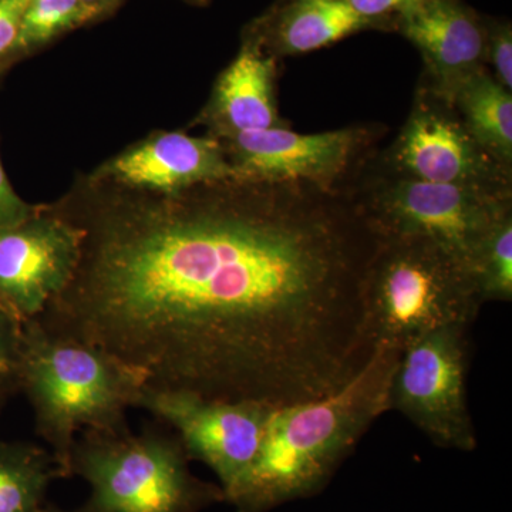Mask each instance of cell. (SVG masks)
Wrapping results in <instances>:
<instances>
[{
    "label": "cell",
    "instance_id": "obj_6",
    "mask_svg": "<svg viewBox=\"0 0 512 512\" xmlns=\"http://www.w3.org/2000/svg\"><path fill=\"white\" fill-rule=\"evenodd\" d=\"M372 157L348 191L377 237L429 239L471 268L487 232L512 212V195L400 177L377 167Z\"/></svg>",
    "mask_w": 512,
    "mask_h": 512
},
{
    "label": "cell",
    "instance_id": "obj_25",
    "mask_svg": "<svg viewBox=\"0 0 512 512\" xmlns=\"http://www.w3.org/2000/svg\"><path fill=\"white\" fill-rule=\"evenodd\" d=\"M109 2H111V0H82L83 6L86 8L87 12H89L90 16H94L97 10H100Z\"/></svg>",
    "mask_w": 512,
    "mask_h": 512
},
{
    "label": "cell",
    "instance_id": "obj_2",
    "mask_svg": "<svg viewBox=\"0 0 512 512\" xmlns=\"http://www.w3.org/2000/svg\"><path fill=\"white\" fill-rule=\"evenodd\" d=\"M402 350L376 348L338 392L279 407L254 463L225 495L237 512H269L322 493L373 423L389 410Z\"/></svg>",
    "mask_w": 512,
    "mask_h": 512
},
{
    "label": "cell",
    "instance_id": "obj_21",
    "mask_svg": "<svg viewBox=\"0 0 512 512\" xmlns=\"http://www.w3.org/2000/svg\"><path fill=\"white\" fill-rule=\"evenodd\" d=\"M487 67L495 80L512 92V25L510 20L487 18Z\"/></svg>",
    "mask_w": 512,
    "mask_h": 512
},
{
    "label": "cell",
    "instance_id": "obj_1",
    "mask_svg": "<svg viewBox=\"0 0 512 512\" xmlns=\"http://www.w3.org/2000/svg\"><path fill=\"white\" fill-rule=\"evenodd\" d=\"M82 228L72 281L35 320L144 387L279 407L338 392L367 365L377 234L348 190L225 181Z\"/></svg>",
    "mask_w": 512,
    "mask_h": 512
},
{
    "label": "cell",
    "instance_id": "obj_20",
    "mask_svg": "<svg viewBox=\"0 0 512 512\" xmlns=\"http://www.w3.org/2000/svg\"><path fill=\"white\" fill-rule=\"evenodd\" d=\"M23 322L0 302V392L20 387L19 363Z\"/></svg>",
    "mask_w": 512,
    "mask_h": 512
},
{
    "label": "cell",
    "instance_id": "obj_27",
    "mask_svg": "<svg viewBox=\"0 0 512 512\" xmlns=\"http://www.w3.org/2000/svg\"><path fill=\"white\" fill-rule=\"evenodd\" d=\"M191 2L198 3V5H202V3H207L208 0H191Z\"/></svg>",
    "mask_w": 512,
    "mask_h": 512
},
{
    "label": "cell",
    "instance_id": "obj_14",
    "mask_svg": "<svg viewBox=\"0 0 512 512\" xmlns=\"http://www.w3.org/2000/svg\"><path fill=\"white\" fill-rule=\"evenodd\" d=\"M275 57L248 39L241 52L222 72L215 86L208 123L217 138H229L266 128L288 127L276 100Z\"/></svg>",
    "mask_w": 512,
    "mask_h": 512
},
{
    "label": "cell",
    "instance_id": "obj_9",
    "mask_svg": "<svg viewBox=\"0 0 512 512\" xmlns=\"http://www.w3.org/2000/svg\"><path fill=\"white\" fill-rule=\"evenodd\" d=\"M382 130L352 126L301 134L291 127L266 128L222 138L238 181L302 183L322 190H348L375 154Z\"/></svg>",
    "mask_w": 512,
    "mask_h": 512
},
{
    "label": "cell",
    "instance_id": "obj_26",
    "mask_svg": "<svg viewBox=\"0 0 512 512\" xmlns=\"http://www.w3.org/2000/svg\"><path fill=\"white\" fill-rule=\"evenodd\" d=\"M40 512H87L86 510H84V508H79V510H76V511H66V510H62V508H57L55 507V505H45V508H43L42 511Z\"/></svg>",
    "mask_w": 512,
    "mask_h": 512
},
{
    "label": "cell",
    "instance_id": "obj_24",
    "mask_svg": "<svg viewBox=\"0 0 512 512\" xmlns=\"http://www.w3.org/2000/svg\"><path fill=\"white\" fill-rule=\"evenodd\" d=\"M30 217H33L32 208L13 191L0 163V228L15 227Z\"/></svg>",
    "mask_w": 512,
    "mask_h": 512
},
{
    "label": "cell",
    "instance_id": "obj_5",
    "mask_svg": "<svg viewBox=\"0 0 512 512\" xmlns=\"http://www.w3.org/2000/svg\"><path fill=\"white\" fill-rule=\"evenodd\" d=\"M180 439L158 427L140 434L83 430L70 451V477L90 485L87 512H201L225 503L220 485L191 473Z\"/></svg>",
    "mask_w": 512,
    "mask_h": 512
},
{
    "label": "cell",
    "instance_id": "obj_18",
    "mask_svg": "<svg viewBox=\"0 0 512 512\" xmlns=\"http://www.w3.org/2000/svg\"><path fill=\"white\" fill-rule=\"evenodd\" d=\"M471 271L483 302L512 299V212L495 222L478 245Z\"/></svg>",
    "mask_w": 512,
    "mask_h": 512
},
{
    "label": "cell",
    "instance_id": "obj_23",
    "mask_svg": "<svg viewBox=\"0 0 512 512\" xmlns=\"http://www.w3.org/2000/svg\"><path fill=\"white\" fill-rule=\"evenodd\" d=\"M30 0H0V56L18 45L23 16Z\"/></svg>",
    "mask_w": 512,
    "mask_h": 512
},
{
    "label": "cell",
    "instance_id": "obj_12",
    "mask_svg": "<svg viewBox=\"0 0 512 512\" xmlns=\"http://www.w3.org/2000/svg\"><path fill=\"white\" fill-rule=\"evenodd\" d=\"M393 32L421 55L420 83L444 99L487 67V16L464 0H421L394 20Z\"/></svg>",
    "mask_w": 512,
    "mask_h": 512
},
{
    "label": "cell",
    "instance_id": "obj_22",
    "mask_svg": "<svg viewBox=\"0 0 512 512\" xmlns=\"http://www.w3.org/2000/svg\"><path fill=\"white\" fill-rule=\"evenodd\" d=\"M360 18L373 23L376 30L393 32L394 20L421 0H345Z\"/></svg>",
    "mask_w": 512,
    "mask_h": 512
},
{
    "label": "cell",
    "instance_id": "obj_3",
    "mask_svg": "<svg viewBox=\"0 0 512 512\" xmlns=\"http://www.w3.org/2000/svg\"><path fill=\"white\" fill-rule=\"evenodd\" d=\"M19 383L28 394L37 434L50 447L62 478L70 477L77 433L130 429L126 413L144 387L119 360L93 346L49 335L35 320L23 323Z\"/></svg>",
    "mask_w": 512,
    "mask_h": 512
},
{
    "label": "cell",
    "instance_id": "obj_11",
    "mask_svg": "<svg viewBox=\"0 0 512 512\" xmlns=\"http://www.w3.org/2000/svg\"><path fill=\"white\" fill-rule=\"evenodd\" d=\"M83 231L66 218L33 215L0 228V302L20 322L45 311L69 285L82 256Z\"/></svg>",
    "mask_w": 512,
    "mask_h": 512
},
{
    "label": "cell",
    "instance_id": "obj_15",
    "mask_svg": "<svg viewBox=\"0 0 512 512\" xmlns=\"http://www.w3.org/2000/svg\"><path fill=\"white\" fill-rule=\"evenodd\" d=\"M365 30L376 28L345 0H278L249 39L278 60L315 52Z\"/></svg>",
    "mask_w": 512,
    "mask_h": 512
},
{
    "label": "cell",
    "instance_id": "obj_8",
    "mask_svg": "<svg viewBox=\"0 0 512 512\" xmlns=\"http://www.w3.org/2000/svg\"><path fill=\"white\" fill-rule=\"evenodd\" d=\"M372 160L400 177L512 195V167L478 143L450 100L420 82L396 140Z\"/></svg>",
    "mask_w": 512,
    "mask_h": 512
},
{
    "label": "cell",
    "instance_id": "obj_13",
    "mask_svg": "<svg viewBox=\"0 0 512 512\" xmlns=\"http://www.w3.org/2000/svg\"><path fill=\"white\" fill-rule=\"evenodd\" d=\"M109 173L134 187L167 194L237 180L220 138L164 133L113 161Z\"/></svg>",
    "mask_w": 512,
    "mask_h": 512
},
{
    "label": "cell",
    "instance_id": "obj_4",
    "mask_svg": "<svg viewBox=\"0 0 512 512\" xmlns=\"http://www.w3.org/2000/svg\"><path fill=\"white\" fill-rule=\"evenodd\" d=\"M484 305L470 265L424 238L379 237L367 266L363 315L373 349L403 350L447 328H471Z\"/></svg>",
    "mask_w": 512,
    "mask_h": 512
},
{
    "label": "cell",
    "instance_id": "obj_17",
    "mask_svg": "<svg viewBox=\"0 0 512 512\" xmlns=\"http://www.w3.org/2000/svg\"><path fill=\"white\" fill-rule=\"evenodd\" d=\"M62 478L50 451L32 443H0V512H40L50 484Z\"/></svg>",
    "mask_w": 512,
    "mask_h": 512
},
{
    "label": "cell",
    "instance_id": "obj_7",
    "mask_svg": "<svg viewBox=\"0 0 512 512\" xmlns=\"http://www.w3.org/2000/svg\"><path fill=\"white\" fill-rule=\"evenodd\" d=\"M468 332V326H447L404 346L389 393V410L406 417L434 446L466 453L478 444L467 403Z\"/></svg>",
    "mask_w": 512,
    "mask_h": 512
},
{
    "label": "cell",
    "instance_id": "obj_10",
    "mask_svg": "<svg viewBox=\"0 0 512 512\" xmlns=\"http://www.w3.org/2000/svg\"><path fill=\"white\" fill-rule=\"evenodd\" d=\"M134 407L171 427L188 458L214 471L224 495L254 463L276 410L262 403L224 402L148 387L140 390Z\"/></svg>",
    "mask_w": 512,
    "mask_h": 512
},
{
    "label": "cell",
    "instance_id": "obj_16",
    "mask_svg": "<svg viewBox=\"0 0 512 512\" xmlns=\"http://www.w3.org/2000/svg\"><path fill=\"white\" fill-rule=\"evenodd\" d=\"M451 103L478 143L512 167V92L483 69L458 87Z\"/></svg>",
    "mask_w": 512,
    "mask_h": 512
},
{
    "label": "cell",
    "instance_id": "obj_19",
    "mask_svg": "<svg viewBox=\"0 0 512 512\" xmlns=\"http://www.w3.org/2000/svg\"><path fill=\"white\" fill-rule=\"evenodd\" d=\"M82 0H30L22 20L18 46L42 45L63 30L90 19Z\"/></svg>",
    "mask_w": 512,
    "mask_h": 512
}]
</instances>
